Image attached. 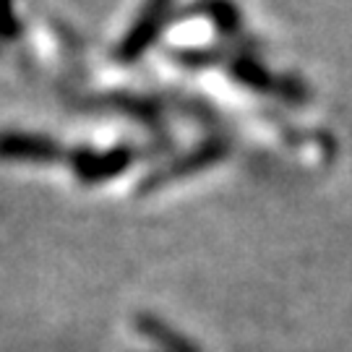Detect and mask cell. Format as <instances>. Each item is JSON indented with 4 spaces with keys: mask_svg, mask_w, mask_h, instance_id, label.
<instances>
[{
    "mask_svg": "<svg viewBox=\"0 0 352 352\" xmlns=\"http://www.w3.org/2000/svg\"><path fill=\"white\" fill-rule=\"evenodd\" d=\"M164 6H167V0H151V6H149V11H146V16L141 19V24L136 26V32L128 37V45H126L128 55H136L139 50H144V47H146V39H149L151 26H154V21H157V13L162 11Z\"/></svg>",
    "mask_w": 352,
    "mask_h": 352,
    "instance_id": "1",
    "label": "cell"
}]
</instances>
